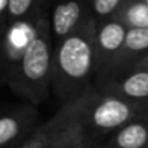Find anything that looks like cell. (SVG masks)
<instances>
[{"mask_svg": "<svg viewBox=\"0 0 148 148\" xmlns=\"http://www.w3.org/2000/svg\"><path fill=\"white\" fill-rule=\"evenodd\" d=\"M95 31L96 21L90 20L55 44L52 91L61 105L75 101L95 87L97 78Z\"/></svg>", "mask_w": 148, "mask_h": 148, "instance_id": "1", "label": "cell"}, {"mask_svg": "<svg viewBox=\"0 0 148 148\" xmlns=\"http://www.w3.org/2000/svg\"><path fill=\"white\" fill-rule=\"evenodd\" d=\"M53 52L55 40L47 9L39 17L35 35L7 86L29 104H42L52 91Z\"/></svg>", "mask_w": 148, "mask_h": 148, "instance_id": "2", "label": "cell"}, {"mask_svg": "<svg viewBox=\"0 0 148 148\" xmlns=\"http://www.w3.org/2000/svg\"><path fill=\"white\" fill-rule=\"evenodd\" d=\"M75 118L96 142L109 138L129 121L148 109V105L134 103L112 94L92 88L70 103Z\"/></svg>", "mask_w": 148, "mask_h": 148, "instance_id": "3", "label": "cell"}, {"mask_svg": "<svg viewBox=\"0 0 148 148\" xmlns=\"http://www.w3.org/2000/svg\"><path fill=\"white\" fill-rule=\"evenodd\" d=\"M39 17L9 22L3 33L0 38V84L7 86V82L22 60L36 33Z\"/></svg>", "mask_w": 148, "mask_h": 148, "instance_id": "4", "label": "cell"}, {"mask_svg": "<svg viewBox=\"0 0 148 148\" xmlns=\"http://www.w3.org/2000/svg\"><path fill=\"white\" fill-rule=\"evenodd\" d=\"M39 125V110L29 103L0 110V148H18Z\"/></svg>", "mask_w": 148, "mask_h": 148, "instance_id": "5", "label": "cell"}, {"mask_svg": "<svg viewBox=\"0 0 148 148\" xmlns=\"http://www.w3.org/2000/svg\"><path fill=\"white\" fill-rule=\"evenodd\" d=\"M92 18L91 0H51L48 21L55 44Z\"/></svg>", "mask_w": 148, "mask_h": 148, "instance_id": "6", "label": "cell"}, {"mask_svg": "<svg viewBox=\"0 0 148 148\" xmlns=\"http://www.w3.org/2000/svg\"><path fill=\"white\" fill-rule=\"evenodd\" d=\"M129 29L116 18L96 22L95 49H96V81L104 78L110 69L116 56L121 51Z\"/></svg>", "mask_w": 148, "mask_h": 148, "instance_id": "7", "label": "cell"}, {"mask_svg": "<svg viewBox=\"0 0 148 148\" xmlns=\"http://www.w3.org/2000/svg\"><path fill=\"white\" fill-rule=\"evenodd\" d=\"M99 91L148 105V70L134 69L116 77H105L95 83Z\"/></svg>", "mask_w": 148, "mask_h": 148, "instance_id": "8", "label": "cell"}, {"mask_svg": "<svg viewBox=\"0 0 148 148\" xmlns=\"http://www.w3.org/2000/svg\"><path fill=\"white\" fill-rule=\"evenodd\" d=\"M147 53L148 29H129L122 48L116 56L114 61L110 65L109 72L105 77H116L129 72Z\"/></svg>", "mask_w": 148, "mask_h": 148, "instance_id": "9", "label": "cell"}, {"mask_svg": "<svg viewBox=\"0 0 148 148\" xmlns=\"http://www.w3.org/2000/svg\"><path fill=\"white\" fill-rule=\"evenodd\" d=\"M73 105H60L59 110L48 121L40 123L18 148H48L56 135L73 120Z\"/></svg>", "mask_w": 148, "mask_h": 148, "instance_id": "10", "label": "cell"}, {"mask_svg": "<svg viewBox=\"0 0 148 148\" xmlns=\"http://www.w3.org/2000/svg\"><path fill=\"white\" fill-rule=\"evenodd\" d=\"M107 143L114 148H148V109L112 134Z\"/></svg>", "mask_w": 148, "mask_h": 148, "instance_id": "11", "label": "cell"}, {"mask_svg": "<svg viewBox=\"0 0 148 148\" xmlns=\"http://www.w3.org/2000/svg\"><path fill=\"white\" fill-rule=\"evenodd\" d=\"M96 143L74 114L73 120L57 134L48 148H92Z\"/></svg>", "mask_w": 148, "mask_h": 148, "instance_id": "12", "label": "cell"}, {"mask_svg": "<svg viewBox=\"0 0 148 148\" xmlns=\"http://www.w3.org/2000/svg\"><path fill=\"white\" fill-rule=\"evenodd\" d=\"M113 18L127 29H148V4L144 0H125Z\"/></svg>", "mask_w": 148, "mask_h": 148, "instance_id": "13", "label": "cell"}, {"mask_svg": "<svg viewBox=\"0 0 148 148\" xmlns=\"http://www.w3.org/2000/svg\"><path fill=\"white\" fill-rule=\"evenodd\" d=\"M49 4L51 0H9V22L39 17Z\"/></svg>", "mask_w": 148, "mask_h": 148, "instance_id": "14", "label": "cell"}, {"mask_svg": "<svg viewBox=\"0 0 148 148\" xmlns=\"http://www.w3.org/2000/svg\"><path fill=\"white\" fill-rule=\"evenodd\" d=\"M123 1L125 0H91L92 18L96 22L113 18Z\"/></svg>", "mask_w": 148, "mask_h": 148, "instance_id": "15", "label": "cell"}, {"mask_svg": "<svg viewBox=\"0 0 148 148\" xmlns=\"http://www.w3.org/2000/svg\"><path fill=\"white\" fill-rule=\"evenodd\" d=\"M9 25V0H0V38Z\"/></svg>", "mask_w": 148, "mask_h": 148, "instance_id": "16", "label": "cell"}, {"mask_svg": "<svg viewBox=\"0 0 148 148\" xmlns=\"http://www.w3.org/2000/svg\"><path fill=\"white\" fill-rule=\"evenodd\" d=\"M134 68H138V69H147L148 70V53L146 55V56L142 57V59L135 64V66Z\"/></svg>", "mask_w": 148, "mask_h": 148, "instance_id": "17", "label": "cell"}, {"mask_svg": "<svg viewBox=\"0 0 148 148\" xmlns=\"http://www.w3.org/2000/svg\"><path fill=\"white\" fill-rule=\"evenodd\" d=\"M92 148H110L109 144L107 143V140H103V142H97L96 144H94Z\"/></svg>", "mask_w": 148, "mask_h": 148, "instance_id": "18", "label": "cell"}, {"mask_svg": "<svg viewBox=\"0 0 148 148\" xmlns=\"http://www.w3.org/2000/svg\"><path fill=\"white\" fill-rule=\"evenodd\" d=\"M144 1H146V3H147V4H148V0H144Z\"/></svg>", "mask_w": 148, "mask_h": 148, "instance_id": "19", "label": "cell"}, {"mask_svg": "<svg viewBox=\"0 0 148 148\" xmlns=\"http://www.w3.org/2000/svg\"><path fill=\"white\" fill-rule=\"evenodd\" d=\"M109 147H110V146H109ZM110 148H114V147H110Z\"/></svg>", "mask_w": 148, "mask_h": 148, "instance_id": "20", "label": "cell"}]
</instances>
